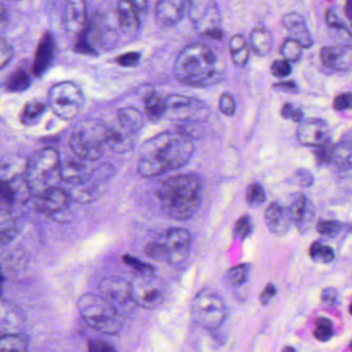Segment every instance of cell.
Returning a JSON list of instances; mask_svg holds the SVG:
<instances>
[{
  "label": "cell",
  "mask_w": 352,
  "mask_h": 352,
  "mask_svg": "<svg viewBox=\"0 0 352 352\" xmlns=\"http://www.w3.org/2000/svg\"><path fill=\"white\" fill-rule=\"evenodd\" d=\"M195 153V144L188 133L166 131L154 135L142 146L138 173L143 178H153L178 170Z\"/></svg>",
  "instance_id": "obj_1"
},
{
  "label": "cell",
  "mask_w": 352,
  "mask_h": 352,
  "mask_svg": "<svg viewBox=\"0 0 352 352\" xmlns=\"http://www.w3.org/2000/svg\"><path fill=\"white\" fill-rule=\"evenodd\" d=\"M203 181L195 173L175 175L164 180L156 195L164 213L170 219H190L203 201Z\"/></svg>",
  "instance_id": "obj_2"
},
{
  "label": "cell",
  "mask_w": 352,
  "mask_h": 352,
  "mask_svg": "<svg viewBox=\"0 0 352 352\" xmlns=\"http://www.w3.org/2000/svg\"><path fill=\"white\" fill-rule=\"evenodd\" d=\"M176 79L190 87H210L219 83L224 67L210 47L201 43L187 45L177 56L174 65Z\"/></svg>",
  "instance_id": "obj_3"
},
{
  "label": "cell",
  "mask_w": 352,
  "mask_h": 352,
  "mask_svg": "<svg viewBox=\"0 0 352 352\" xmlns=\"http://www.w3.org/2000/svg\"><path fill=\"white\" fill-rule=\"evenodd\" d=\"M60 155L53 148H45L32 154L25 166V183L34 197L47 189L57 186L60 180Z\"/></svg>",
  "instance_id": "obj_4"
},
{
  "label": "cell",
  "mask_w": 352,
  "mask_h": 352,
  "mask_svg": "<svg viewBox=\"0 0 352 352\" xmlns=\"http://www.w3.org/2000/svg\"><path fill=\"white\" fill-rule=\"evenodd\" d=\"M77 307L84 322L98 333L116 335L122 329L120 312L102 296L83 294L78 300Z\"/></svg>",
  "instance_id": "obj_5"
},
{
  "label": "cell",
  "mask_w": 352,
  "mask_h": 352,
  "mask_svg": "<svg viewBox=\"0 0 352 352\" xmlns=\"http://www.w3.org/2000/svg\"><path fill=\"white\" fill-rule=\"evenodd\" d=\"M109 126L94 119L82 121L69 140V148L76 157L86 162H96L107 146Z\"/></svg>",
  "instance_id": "obj_6"
},
{
  "label": "cell",
  "mask_w": 352,
  "mask_h": 352,
  "mask_svg": "<svg viewBox=\"0 0 352 352\" xmlns=\"http://www.w3.org/2000/svg\"><path fill=\"white\" fill-rule=\"evenodd\" d=\"M226 315L228 309L223 298L213 290H201L191 302L193 320L205 329H217L226 321Z\"/></svg>",
  "instance_id": "obj_7"
},
{
  "label": "cell",
  "mask_w": 352,
  "mask_h": 352,
  "mask_svg": "<svg viewBox=\"0 0 352 352\" xmlns=\"http://www.w3.org/2000/svg\"><path fill=\"white\" fill-rule=\"evenodd\" d=\"M48 100L51 110L63 120L76 118L85 104L81 88L72 82L54 84L49 90Z\"/></svg>",
  "instance_id": "obj_8"
},
{
  "label": "cell",
  "mask_w": 352,
  "mask_h": 352,
  "mask_svg": "<svg viewBox=\"0 0 352 352\" xmlns=\"http://www.w3.org/2000/svg\"><path fill=\"white\" fill-rule=\"evenodd\" d=\"M188 17L197 34L213 40H221V14L217 3L210 0H193L188 3Z\"/></svg>",
  "instance_id": "obj_9"
},
{
  "label": "cell",
  "mask_w": 352,
  "mask_h": 352,
  "mask_svg": "<svg viewBox=\"0 0 352 352\" xmlns=\"http://www.w3.org/2000/svg\"><path fill=\"white\" fill-rule=\"evenodd\" d=\"M164 117L168 120L175 122L201 123L209 118V107L199 98L174 94L164 98Z\"/></svg>",
  "instance_id": "obj_10"
},
{
  "label": "cell",
  "mask_w": 352,
  "mask_h": 352,
  "mask_svg": "<svg viewBox=\"0 0 352 352\" xmlns=\"http://www.w3.org/2000/svg\"><path fill=\"white\" fill-rule=\"evenodd\" d=\"M131 300L144 309L154 310L164 302L166 296L164 284L154 276H137L131 283Z\"/></svg>",
  "instance_id": "obj_11"
},
{
  "label": "cell",
  "mask_w": 352,
  "mask_h": 352,
  "mask_svg": "<svg viewBox=\"0 0 352 352\" xmlns=\"http://www.w3.org/2000/svg\"><path fill=\"white\" fill-rule=\"evenodd\" d=\"M166 253V261L173 265H179L186 261L190 251V232L185 228H174L166 230L160 239Z\"/></svg>",
  "instance_id": "obj_12"
},
{
  "label": "cell",
  "mask_w": 352,
  "mask_h": 352,
  "mask_svg": "<svg viewBox=\"0 0 352 352\" xmlns=\"http://www.w3.org/2000/svg\"><path fill=\"white\" fill-rule=\"evenodd\" d=\"M34 199V207L51 217H55L67 211L72 199L69 193L58 186L47 189Z\"/></svg>",
  "instance_id": "obj_13"
},
{
  "label": "cell",
  "mask_w": 352,
  "mask_h": 352,
  "mask_svg": "<svg viewBox=\"0 0 352 352\" xmlns=\"http://www.w3.org/2000/svg\"><path fill=\"white\" fill-rule=\"evenodd\" d=\"M329 125L322 119L302 120L296 129V138L302 146L316 148L329 142Z\"/></svg>",
  "instance_id": "obj_14"
},
{
  "label": "cell",
  "mask_w": 352,
  "mask_h": 352,
  "mask_svg": "<svg viewBox=\"0 0 352 352\" xmlns=\"http://www.w3.org/2000/svg\"><path fill=\"white\" fill-rule=\"evenodd\" d=\"M102 296L119 311L131 300V283L120 277H109L100 284Z\"/></svg>",
  "instance_id": "obj_15"
},
{
  "label": "cell",
  "mask_w": 352,
  "mask_h": 352,
  "mask_svg": "<svg viewBox=\"0 0 352 352\" xmlns=\"http://www.w3.org/2000/svg\"><path fill=\"white\" fill-rule=\"evenodd\" d=\"M320 61L327 69L336 72H348L352 67V47L349 44H337L323 47Z\"/></svg>",
  "instance_id": "obj_16"
},
{
  "label": "cell",
  "mask_w": 352,
  "mask_h": 352,
  "mask_svg": "<svg viewBox=\"0 0 352 352\" xmlns=\"http://www.w3.org/2000/svg\"><path fill=\"white\" fill-rule=\"evenodd\" d=\"M288 208L292 223L302 234L308 232L315 217L314 207L304 193H296Z\"/></svg>",
  "instance_id": "obj_17"
},
{
  "label": "cell",
  "mask_w": 352,
  "mask_h": 352,
  "mask_svg": "<svg viewBox=\"0 0 352 352\" xmlns=\"http://www.w3.org/2000/svg\"><path fill=\"white\" fill-rule=\"evenodd\" d=\"M94 175V170L89 166V162H83L79 158L60 160L61 181H65L69 184H76L78 186L88 182Z\"/></svg>",
  "instance_id": "obj_18"
},
{
  "label": "cell",
  "mask_w": 352,
  "mask_h": 352,
  "mask_svg": "<svg viewBox=\"0 0 352 352\" xmlns=\"http://www.w3.org/2000/svg\"><path fill=\"white\" fill-rule=\"evenodd\" d=\"M265 222L267 230L276 236H284L289 232L292 226L287 207L274 201L265 212Z\"/></svg>",
  "instance_id": "obj_19"
},
{
  "label": "cell",
  "mask_w": 352,
  "mask_h": 352,
  "mask_svg": "<svg viewBox=\"0 0 352 352\" xmlns=\"http://www.w3.org/2000/svg\"><path fill=\"white\" fill-rule=\"evenodd\" d=\"M282 25L289 34L290 40L298 43L302 49L313 46V38L304 17L298 13H288L282 18Z\"/></svg>",
  "instance_id": "obj_20"
},
{
  "label": "cell",
  "mask_w": 352,
  "mask_h": 352,
  "mask_svg": "<svg viewBox=\"0 0 352 352\" xmlns=\"http://www.w3.org/2000/svg\"><path fill=\"white\" fill-rule=\"evenodd\" d=\"M186 12V3L183 0H160L156 3L155 17L162 26H175L182 21Z\"/></svg>",
  "instance_id": "obj_21"
},
{
  "label": "cell",
  "mask_w": 352,
  "mask_h": 352,
  "mask_svg": "<svg viewBox=\"0 0 352 352\" xmlns=\"http://www.w3.org/2000/svg\"><path fill=\"white\" fill-rule=\"evenodd\" d=\"M87 3L80 0H73L69 1L65 10V17H63V23H65V30L69 34H77L79 36L88 24Z\"/></svg>",
  "instance_id": "obj_22"
},
{
  "label": "cell",
  "mask_w": 352,
  "mask_h": 352,
  "mask_svg": "<svg viewBox=\"0 0 352 352\" xmlns=\"http://www.w3.org/2000/svg\"><path fill=\"white\" fill-rule=\"evenodd\" d=\"M54 57V40L50 34L43 36L36 49V58L34 63V73L36 77L44 75L52 65Z\"/></svg>",
  "instance_id": "obj_23"
},
{
  "label": "cell",
  "mask_w": 352,
  "mask_h": 352,
  "mask_svg": "<svg viewBox=\"0 0 352 352\" xmlns=\"http://www.w3.org/2000/svg\"><path fill=\"white\" fill-rule=\"evenodd\" d=\"M119 28L124 34H133L139 28L141 14L131 1H119L117 5Z\"/></svg>",
  "instance_id": "obj_24"
},
{
  "label": "cell",
  "mask_w": 352,
  "mask_h": 352,
  "mask_svg": "<svg viewBox=\"0 0 352 352\" xmlns=\"http://www.w3.org/2000/svg\"><path fill=\"white\" fill-rule=\"evenodd\" d=\"M20 224L9 209H0V248L10 244L19 234Z\"/></svg>",
  "instance_id": "obj_25"
},
{
  "label": "cell",
  "mask_w": 352,
  "mask_h": 352,
  "mask_svg": "<svg viewBox=\"0 0 352 352\" xmlns=\"http://www.w3.org/2000/svg\"><path fill=\"white\" fill-rule=\"evenodd\" d=\"M117 120L120 129L129 135L139 133L144 126V115L137 109L131 107L118 110Z\"/></svg>",
  "instance_id": "obj_26"
},
{
  "label": "cell",
  "mask_w": 352,
  "mask_h": 352,
  "mask_svg": "<svg viewBox=\"0 0 352 352\" xmlns=\"http://www.w3.org/2000/svg\"><path fill=\"white\" fill-rule=\"evenodd\" d=\"M273 42L272 32L267 28H254L249 36L251 49L257 56H267L273 49Z\"/></svg>",
  "instance_id": "obj_27"
},
{
  "label": "cell",
  "mask_w": 352,
  "mask_h": 352,
  "mask_svg": "<svg viewBox=\"0 0 352 352\" xmlns=\"http://www.w3.org/2000/svg\"><path fill=\"white\" fill-rule=\"evenodd\" d=\"M230 59L236 67H244L248 63L250 57V49L248 42L242 34L232 36L228 44Z\"/></svg>",
  "instance_id": "obj_28"
},
{
  "label": "cell",
  "mask_w": 352,
  "mask_h": 352,
  "mask_svg": "<svg viewBox=\"0 0 352 352\" xmlns=\"http://www.w3.org/2000/svg\"><path fill=\"white\" fill-rule=\"evenodd\" d=\"M107 146L111 148L113 152L117 154L126 153L133 147V135L125 133L122 129L109 127Z\"/></svg>",
  "instance_id": "obj_29"
},
{
  "label": "cell",
  "mask_w": 352,
  "mask_h": 352,
  "mask_svg": "<svg viewBox=\"0 0 352 352\" xmlns=\"http://www.w3.org/2000/svg\"><path fill=\"white\" fill-rule=\"evenodd\" d=\"M145 112L148 119L152 122H157L164 118L166 112V102L164 98L158 96L155 91L149 92L144 98Z\"/></svg>",
  "instance_id": "obj_30"
},
{
  "label": "cell",
  "mask_w": 352,
  "mask_h": 352,
  "mask_svg": "<svg viewBox=\"0 0 352 352\" xmlns=\"http://www.w3.org/2000/svg\"><path fill=\"white\" fill-rule=\"evenodd\" d=\"M28 338L23 333L0 336V352H28Z\"/></svg>",
  "instance_id": "obj_31"
},
{
  "label": "cell",
  "mask_w": 352,
  "mask_h": 352,
  "mask_svg": "<svg viewBox=\"0 0 352 352\" xmlns=\"http://www.w3.org/2000/svg\"><path fill=\"white\" fill-rule=\"evenodd\" d=\"M333 164L340 168H349L351 166V140L350 135L347 140H342L333 145Z\"/></svg>",
  "instance_id": "obj_32"
},
{
  "label": "cell",
  "mask_w": 352,
  "mask_h": 352,
  "mask_svg": "<svg viewBox=\"0 0 352 352\" xmlns=\"http://www.w3.org/2000/svg\"><path fill=\"white\" fill-rule=\"evenodd\" d=\"M46 111L44 102L32 100L28 102L21 114V121L24 125H34L42 118Z\"/></svg>",
  "instance_id": "obj_33"
},
{
  "label": "cell",
  "mask_w": 352,
  "mask_h": 352,
  "mask_svg": "<svg viewBox=\"0 0 352 352\" xmlns=\"http://www.w3.org/2000/svg\"><path fill=\"white\" fill-rule=\"evenodd\" d=\"M309 254L313 261L327 265L335 259V251L329 245L322 244L320 242H314L309 249Z\"/></svg>",
  "instance_id": "obj_34"
},
{
  "label": "cell",
  "mask_w": 352,
  "mask_h": 352,
  "mask_svg": "<svg viewBox=\"0 0 352 352\" xmlns=\"http://www.w3.org/2000/svg\"><path fill=\"white\" fill-rule=\"evenodd\" d=\"M30 77L24 69H17L12 74L7 82V87L12 92H23L30 87Z\"/></svg>",
  "instance_id": "obj_35"
},
{
  "label": "cell",
  "mask_w": 352,
  "mask_h": 352,
  "mask_svg": "<svg viewBox=\"0 0 352 352\" xmlns=\"http://www.w3.org/2000/svg\"><path fill=\"white\" fill-rule=\"evenodd\" d=\"M325 21L329 28H333V30L337 32H346L348 36H351V30L350 26L346 23L345 19L342 18L339 10L337 8H329L327 10L325 13Z\"/></svg>",
  "instance_id": "obj_36"
},
{
  "label": "cell",
  "mask_w": 352,
  "mask_h": 352,
  "mask_svg": "<svg viewBox=\"0 0 352 352\" xmlns=\"http://www.w3.org/2000/svg\"><path fill=\"white\" fill-rule=\"evenodd\" d=\"M250 269V265L248 263H242V265L232 267L226 274L228 283L232 286H241L246 283Z\"/></svg>",
  "instance_id": "obj_37"
},
{
  "label": "cell",
  "mask_w": 352,
  "mask_h": 352,
  "mask_svg": "<svg viewBox=\"0 0 352 352\" xmlns=\"http://www.w3.org/2000/svg\"><path fill=\"white\" fill-rule=\"evenodd\" d=\"M280 53L283 57V60L289 63H298L302 58V48L294 40L286 38L282 44Z\"/></svg>",
  "instance_id": "obj_38"
},
{
  "label": "cell",
  "mask_w": 352,
  "mask_h": 352,
  "mask_svg": "<svg viewBox=\"0 0 352 352\" xmlns=\"http://www.w3.org/2000/svg\"><path fill=\"white\" fill-rule=\"evenodd\" d=\"M16 201V191L9 180L0 178V209H9Z\"/></svg>",
  "instance_id": "obj_39"
},
{
  "label": "cell",
  "mask_w": 352,
  "mask_h": 352,
  "mask_svg": "<svg viewBox=\"0 0 352 352\" xmlns=\"http://www.w3.org/2000/svg\"><path fill=\"white\" fill-rule=\"evenodd\" d=\"M123 261H124L125 265L131 267L138 274V276L148 277V276H154V274H155V270L151 265L144 263L141 259L137 258L133 255H123Z\"/></svg>",
  "instance_id": "obj_40"
},
{
  "label": "cell",
  "mask_w": 352,
  "mask_h": 352,
  "mask_svg": "<svg viewBox=\"0 0 352 352\" xmlns=\"http://www.w3.org/2000/svg\"><path fill=\"white\" fill-rule=\"evenodd\" d=\"M313 333L318 341H329L333 336V323L329 319L319 317L315 320V329Z\"/></svg>",
  "instance_id": "obj_41"
},
{
  "label": "cell",
  "mask_w": 352,
  "mask_h": 352,
  "mask_svg": "<svg viewBox=\"0 0 352 352\" xmlns=\"http://www.w3.org/2000/svg\"><path fill=\"white\" fill-rule=\"evenodd\" d=\"M333 145L335 144L329 141L319 147L314 148L313 154L318 166H329L333 164Z\"/></svg>",
  "instance_id": "obj_42"
},
{
  "label": "cell",
  "mask_w": 352,
  "mask_h": 352,
  "mask_svg": "<svg viewBox=\"0 0 352 352\" xmlns=\"http://www.w3.org/2000/svg\"><path fill=\"white\" fill-rule=\"evenodd\" d=\"M265 192L263 187L258 183H252L248 188L246 195V201L249 206L255 208L263 205L265 201Z\"/></svg>",
  "instance_id": "obj_43"
},
{
  "label": "cell",
  "mask_w": 352,
  "mask_h": 352,
  "mask_svg": "<svg viewBox=\"0 0 352 352\" xmlns=\"http://www.w3.org/2000/svg\"><path fill=\"white\" fill-rule=\"evenodd\" d=\"M316 230L322 236L333 238L342 232L343 224L337 220H321L317 223Z\"/></svg>",
  "instance_id": "obj_44"
},
{
  "label": "cell",
  "mask_w": 352,
  "mask_h": 352,
  "mask_svg": "<svg viewBox=\"0 0 352 352\" xmlns=\"http://www.w3.org/2000/svg\"><path fill=\"white\" fill-rule=\"evenodd\" d=\"M253 230L252 219L249 215H243L238 221L234 228V238L239 240H245L250 236Z\"/></svg>",
  "instance_id": "obj_45"
},
{
  "label": "cell",
  "mask_w": 352,
  "mask_h": 352,
  "mask_svg": "<svg viewBox=\"0 0 352 352\" xmlns=\"http://www.w3.org/2000/svg\"><path fill=\"white\" fill-rule=\"evenodd\" d=\"M282 118L292 122L300 123L304 120V113L292 102H286L281 109Z\"/></svg>",
  "instance_id": "obj_46"
},
{
  "label": "cell",
  "mask_w": 352,
  "mask_h": 352,
  "mask_svg": "<svg viewBox=\"0 0 352 352\" xmlns=\"http://www.w3.org/2000/svg\"><path fill=\"white\" fill-rule=\"evenodd\" d=\"M220 112L226 116H234L236 110V100L234 96L228 92H224L219 98V102H218Z\"/></svg>",
  "instance_id": "obj_47"
},
{
  "label": "cell",
  "mask_w": 352,
  "mask_h": 352,
  "mask_svg": "<svg viewBox=\"0 0 352 352\" xmlns=\"http://www.w3.org/2000/svg\"><path fill=\"white\" fill-rule=\"evenodd\" d=\"M145 254L150 258L158 261H166V253L164 245L160 240L150 243L146 246Z\"/></svg>",
  "instance_id": "obj_48"
},
{
  "label": "cell",
  "mask_w": 352,
  "mask_h": 352,
  "mask_svg": "<svg viewBox=\"0 0 352 352\" xmlns=\"http://www.w3.org/2000/svg\"><path fill=\"white\" fill-rule=\"evenodd\" d=\"M292 65L287 61L283 60V59H279V60H275L273 65H271V73L274 77L277 78H285L292 74Z\"/></svg>",
  "instance_id": "obj_49"
},
{
  "label": "cell",
  "mask_w": 352,
  "mask_h": 352,
  "mask_svg": "<svg viewBox=\"0 0 352 352\" xmlns=\"http://www.w3.org/2000/svg\"><path fill=\"white\" fill-rule=\"evenodd\" d=\"M14 51L7 41L0 38V69L7 67L13 58Z\"/></svg>",
  "instance_id": "obj_50"
},
{
  "label": "cell",
  "mask_w": 352,
  "mask_h": 352,
  "mask_svg": "<svg viewBox=\"0 0 352 352\" xmlns=\"http://www.w3.org/2000/svg\"><path fill=\"white\" fill-rule=\"evenodd\" d=\"M141 60V54L138 52H129L117 57L116 63L123 67H137Z\"/></svg>",
  "instance_id": "obj_51"
},
{
  "label": "cell",
  "mask_w": 352,
  "mask_h": 352,
  "mask_svg": "<svg viewBox=\"0 0 352 352\" xmlns=\"http://www.w3.org/2000/svg\"><path fill=\"white\" fill-rule=\"evenodd\" d=\"M87 352H117V350L108 342L94 339L88 341Z\"/></svg>",
  "instance_id": "obj_52"
},
{
  "label": "cell",
  "mask_w": 352,
  "mask_h": 352,
  "mask_svg": "<svg viewBox=\"0 0 352 352\" xmlns=\"http://www.w3.org/2000/svg\"><path fill=\"white\" fill-rule=\"evenodd\" d=\"M352 96L350 92H344V94H338L333 102V108L336 111L349 110L351 108Z\"/></svg>",
  "instance_id": "obj_53"
},
{
  "label": "cell",
  "mask_w": 352,
  "mask_h": 352,
  "mask_svg": "<svg viewBox=\"0 0 352 352\" xmlns=\"http://www.w3.org/2000/svg\"><path fill=\"white\" fill-rule=\"evenodd\" d=\"M296 180L300 187L307 188L314 184L315 179L310 170L307 168H298L296 172Z\"/></svg>",
  "instance_id": "obj_54"
},
{
  "label": "cell",
  "mask_w": 352,
  "mask_h": 352,
  "mask_svg": "<svg viewBox=\"0 0 352 352\" xmlns=\"http://www.w3.org/2000/svg\"><path fill=\"white\" fill-rule=\"evenodd\" d=\"M321 300L324 304L329 306H335L339 300V294L338 290L333 287H327L321 292Z\"/></svg>",
  "instance_id": "obj_55"
},
{
  "label": "cell",
  "mask_w": 352,
  "mask_h": 352,
  "mask_svg": "<svg viewBox=\"0 0 352 352\" xmlns=\"http://www.w3.org/2000/svg\"><path fill=\"white\" fill-rule=\"evenodd\" d=\"M277 294V288L274 284H267L265 286V289L261 292V296H259V300H261V304L265 306V305L269 304L271 302L272 298L276 296Z\"/></svg>",
  "instance_id": "obj_56"
},
{
  "label": "cell",
  "mask_w": 352,
  "mask_h": 352,
  "mask_svg": "<svg viewBox=\"0 0 352 352\" xmlns=\"http://www.w3.org/2000/svg\"><path fill=\"white\" fill-rule=\"evenodd\" d=\"M273 87L277 91L289 92V94H296L298 90V85L294 81L279 82V83L274 84Z\"/></svg>",
  "instance_id": "obj_57"
},
{
  "label": "cell",
  "mask_w": 352,
  "mask_h": 352,
  "mask_svg": "<svg viewBox=\"0 0 352 352\" xmlns=\"http://www.w3.org/2000/svg\"><path fill=\"white\" fill-rule=\"evenodd\" d=\"M8 24H9V13H8L7 7L0 3V34L7 30Z\"/></svg>",
  "instance_id": "obj_58"
},
{
  "label": "cell",
  "mask_w": 352,
  "mask_h": 352,
  "mask_svg": "<svg viewBox=\"0 0 352 352\" xmlns=\"http://www.w3.org/2000/svg\"><path fill=\"white\" fill-rule=\"evenodd\" d=\"M344 14H345L346 19H347V21L350 23L352 20V8L350 1L346 3L345 8H344Z\"/></svg>",
  "instance_id": "obj_59"
},
{
  "label": "cell",
  "mask_w": 352,
  "mask_h": 352,
  "mask_svg": "<svg viewBox=\"0 0 352 352\" xmlns=\"http://www.w3.org/2000/svg\"><path fill=\"white\" fill-rule=\"evenodd\" d=\"M3 283H5V277H3V271H1V267H0V296L3 294Z\"/></svg>",
  "instance_id": "obj_60"
},
{
  "label": "cell",
  "mask_w": 352,
  "mask_h": 352,
  "mask_svg": "<svg viewBox=\"0 0 352 352\" xmlns=\"http://www.w3.org/2000/svg\"><path fill=\"white\" fill-rule=\"evenodd\" d=\"M282 352H296V349H294V347H292V346H285V347L283 348V350H282Z\"/></svg>",
  "instance_id": "obj_61"
}]
</instances>
